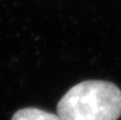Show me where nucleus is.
I'll use <instances>...</instances> for the list:
<instances>
[{
	"label": "nucleus",
	"instance_id": "1",
	"mask_svg": "<svg viewBox=\"0 0 121 120\" xmlns=\"http://www.w3.org/2000/svg\"><path fill=\"white\" fill-rule=\"evenodd\" d=\"M57 115L63 120H118L121 117V90L106 81H84L60 98Z\"/></svg>",
	"mask_w": 121,
	"mask_h": 120
},
{
	"label": "nucleus",
	"instance_id": "2",
	"mask_svg": "<svg viewBox=\"0 0 121 120\" xmlns=\"http://www.w3.org/2000/svg\"><path fill=\"white\" fill-rule=\"evenodd\" d=\"M11 120H63L59 115L39 110L36 107H27L17 111Z\"/></svg>",
	"mask_w": 121,
	"mask_h": 120
}]
</instances>
